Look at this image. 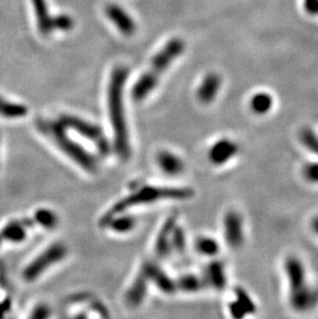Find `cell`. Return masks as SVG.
<instances>
[{"instance_id": "6da1fadb", "label": "cell", "mask_w": 318, "mask_h": 319, "mask_svg": "<svg viewBox=\"0 0 318 319\" xmlns=\"http://www.w3.org/2000/svg\"><path fill=\"white\" fill-rule=\"evenodd\" d=\"M128 74V69L124 66L115 67L107 88V109L114 136V148L118 156L124 160L131 157L132 154L123 96Z\"/></svg>"}, {"instance_id": "7a4b0ae2", "label": "cell", "mask_w": 318, "mask_h": 319, "mask_svg": "<svg viewBox=\"0 0 318 319\" xmlns=\"http://www.w3.org/2000/svg\"><path fill=\"white\" fill-rule=\"evenodd\" d=\"M193 195L194 192L192 189L186 187L178 188L143 185L134 189L127 196L121 198L108 209V211L102 217L101 224L110 217L119 213L127 212L132 208L151 205L160 201H186Z\"/></svg>"}, {"instance_id": "3957f363", "label": "cell", "mask_w": 318, "mask_h": 319, "mask_svg": "<svg viewBox=\"0 0 318 319\" xmlns=\"http://www.w3.org/2000/svg\"><path fill=\"white\" fill-rule=\"evenodd\" d=\"M38 132L50 139L65 156L88 173H95L97 159L68 134L60 121L39 119L36 122Z\"/></svg>"}, {"instance_id": "277c9868", "label": "cell", "mask_w": 318, "mask_h": 319, "mask_svg": "<svg viewBox=\"0 0 318 319\" xmlns=\"http://www.w3.org/2000/svg\"><path fill=\"white\" fill-rule=\"evenodd\" d=\"M185 51V43L181 38L174 37L159 51L151 61V66L137 80L132 87V96L135 102H142L157 86L159 79L172 62Z\"/></svg>"}, {"instance_id": "5b68a950", "label": "cell", "mask_w": 318, "mask_h": 319, "mask_svg": "<svg viewBox=\"0 0 318 319\" xmlns=\"http://www.w3.org/2000/svg\"><path fill=\"white\" fill-rule=\"evenodd\" d=\"M59 121L65 126L67 131H72L93 143L97 150L104 155L110 152V143L103 129L98 125L74 115H62Z\"/></svg>"}, {"instance_id": "8992f818", "label": "cell", "mask_w": 318, "mask_h": 319, "mask_svg": "<svg viewBox=\"0 0 318 319\" xmlns=\"http://www.w3.org/2000/svg\"><path fill=\"white\" fill-rule=\"evenodd\" d=\"M38 31L49 35L54 31H71L75 27V20L69 15L52 16L49 12L47 0H31Z\"/></svg>"}, {"instance_id": "52a82bcc", "label": "cell", "mask_w": 318, "mask_h": 319, "mask_svg": "<svg viewBox=\"0 0 318 319\" xmlns=\"http://www.w3.org/2000/svg\"><path fill=\"white\" fill-rule=\"evenodd\" d=\"M67 255V248L62 243H54L37 255L23 271V278L27 282H33L46 273L48 268L62 262Z\"/></svg>"}, {"instance_id": "ba28073f", "label": "cell", "mask_w": 318, "mask_h": 319, "mask_svg": "<svg viewBox=\"0 0 318 319\" xmlns=\"http://www.w3.org/2000/svg\"><path fill=\"white\" fill-rule=\"evenodd\" d=\"M223 236L227 246L240 249L245 242V227L243 216L236 210L227 211L223 217Z\"/></svg>"}, {"instance_id": "9c48e42d", "label": "cell", "mask_w": 318, "mask_h": 319, "mask_svg": "<svg viewBox=\"0 0 318 319\" xmlns=\"http://www.w3.org/2000/svg\"><path fill=\"white\" fill-rule=\"evenodd\" d=\"M240 147L231 138H221L215 142L210 148L208 157L210 162L216 166H222L234 159Z\"/></svg>"}, {"instance_id": "30bf717a", "label": "cell", "mask_w": 318, "mask_h": 319, "mask_svg": "<svg viewBox=\"0 0 318 319\" xmlns=\"http://www.w3.org/2000/svg\"><path fill=\"white\" fill-rule=\"evenodd\" d=\"M284 272L290 287V292H294L308 285L307 272L303 262L294 255L288 256L284 262Z\"/></svg>"}, {"instance_id": "8fae6325", "label": "cell", "mask_w": 318, "mask_h": 319, "mask_svg": "<svg viewBox=\"0 0 318 319\" xmlns=\"http://www.w3.org/2000/svg\"><path fill=\"white\" fill-rule=\"evenodd\" d=\"M290 304L296 312H309L318 305V289L310 284L290 292Z\"/></svg>"}, {"instance_id": "7c38bea8", "label": "cell", "mask_w": 318, "mask_h": 319, "mask_svg": "<svg viewBox=\"0 0 318 319\" xmlns=\"http://www.w3.org/2000/svg\"><path fill=\"white\" fill-rule=\"evenodd\" d=\"M142 270L147 275L149 281L155 284L162 292L172 294L177 291L176 280H173L157 264L153 262L145 263L142 266Z\"/></svg>"}, {"instance_id": "4fadbf2b", "label": "cell", "mask_w": 318, "mask_h": 319, "mask_svg": "<svg viewBox=\"0 0 318 319\" xmlns=\"http://www.w3.org/2000/svg\"><path fill=\"white\" fill-rule=\"evenodd\" d=\"M106 15L124 35H132L136 30L134 20L120 5L111 3L106 7Z\"/></svg>"}, {"instance_id": "5bb4252c", "label": "cell", "mask_w": 318, "mask_h": 319, "mask_svg": "<svg viewBox=\"0 0 318 319\" xmlns=\"http://www.w3.org/2000/svg\"><path fill=\"white\" fill-rule=\"evenodd\" d=\"M178 224L177 217L175 215L168 217L164 221L163 225L159 231L156 241L154 250L158 257L164 258L170 255L172 251V235L174 232L175 226Z\"/></svg>"}, {"instance_id": "9a60e30c", "label": "cell", "mask_w": 318, "mask_h": 319, "mask_svg": "<svg viewBox=\"0 0 318 319\" xmlns=\"http://www.w3.org/2000/svg\"><path fill=\"white\" fill-rule=\"evenodd\" d=\"M204 280L207 287H212L217 292H222L227 286V276L225 266L221 261H212L205 267Z\"/></svg>"}, {"instance_id": "2e32d148", "label": "cell", "mask_w": 318, "mask_h": 319, "mask_svg": "<svg viewBox=\"0 0 318 319\" xmlns=\"http://www.w3.org/2000/svg\"><path fill=\"white\" fill-rule=\"evenodd\" d=\"M221 77L216 73L208 74L197 88L196 97L203 105H210L215 101L221 88Z\"/></svg>"}, {"instance_id": "e0dca14e", "label": "cell", "mask_w": 318, "mask_h": 319, "mask_svg": "<svg viewBox=\"0 0 318 319\" xmlns=\"http://www.w3.org/2000/svg\"><path fill=\"white\" fill-rule=\"evenodd\" d=\"M149 283H150V281H149L147 275L141 268L140 273L136 275L133 282L127 289L125 294L126 303L133 308L142 305L147 296Z\"/></svg>"}, {"instance_id": "ac0fdd59", "label": "cell", "mask_w": 318, "mask_h": 319, "mask_svg": "<svg viewBox=\"0 0 318 319\" xmlns=\"http://www.w3.org/2000/svg\"><path fill=\"white\" fill-rule=\"evenodd\" d=\"M156 163L163 174L171 177H177L183 174L185 168L181 157L168 150H161L157 153Z\"/></svg>"}, {"instance_id": "d6986e66", "label": "cell", "mask_w": 318, "mask_h": 319, "mask_svg": "<svg viewBox=\"0 0 318 319\" xmlns=\"http://www.w3.org/2000/svg\"><path fill=\"white\" fill-rule=\"evenodd\" d=\"M102 225L117 234H128L134 229L136 225V218L127 212H123L106 219Z\"/></svg>"}, {"instance_id": "ffe728a7", "label": "cell", "mask_w": 318, "mask_h": 319, "mask_svg": "<svg viewBox=\"0 0 318 319\" xmlns=\"http://www.w3.org/2000/svg\"><path fill=\"white\" fill-rule=\"evenodd\" d=\"M177 291H182L186 293H196L207 287L203 276L195 274H185L176 280Z\"/></svg>"}, {"instance_id": "44dd1931", "label": "cell", "mask_w": 318, "mask_h": 319, "mask_svg": "<svg viewBox=\"0 0 318 319\" xmlns=\"http://www.w3.org/2000/svg\"><path fill=\"white\" fill-rule=\"evenodd\" d=\"M249 106L254 115L265 116L272 111L274 106V98L267 92H257L251 97Z\"/></svg>"}, {"instance_id": "7402d4cb", "label": "cell", "mask_w": 318, "mask_h": 319, "mask_svg": "<svg viewBox=\"0 0 318 319\" xmlns=\"http://www.w3.org/2000/svg\"><path fill=\"white\" fill-rule=\"evenodd\" d=\"M28 114V107L23 104L11 102L0 96V116L6 119H20Z\"/></svg>"}, {"instance_id": "603a6c76", "label": "cell", "mask_w": 318, "mask_h": 319, "mask_svg": "<svg viewBox=\"0 0 318 319\" xmlns=\"http://www.w3.org/2000/svg\"><path fill=\"white\" fill-rule=\"evenodd\" d=\"M195 250L198 254L207 257H215L220 251V245L212 237L203 236L195 241Z\"/></svg>"}, {"instance_id": "cb8c5ba5", "label": "cell", "mask_w": 318, "mask_h": 319, "mask_svg": "<svg viewBox=\"0 0 318 319\" xmlns=\"http://www.w3.org/2000/svg\"><path fill=\"white\" fill-rule=\"evenodd\" d=\"M32 218L35 224L41 225L46 229H54L59 224L58 215L54 211L46 208L38 209Z\"/></svg>"}, {"instance_id": "d4e9b609", "label": "cell", "mask_w": 318, "mask_h": 319, "mask_svg": "<svg viewBox=\"0 0 318 319\" xmlns=\"http://www.w3.org/2000/svg\"><path fill=\"white\" fill-rule=\"evenodd\" d=\"M299 139L306 150L318 156V134L312 128H302L299 133Z\"/></svg>"}, {"instance_id": "484cf974", "label": "cell", "mask_w": 318, "mask_h": 319, "mask_svg": "<svg viewBox=\"0 0 318 319\" xmlns=\"http://www.w3.org/2000/svg\"><path fill=\"white\" fill-rule=\"evenodd\" d=\"M235 296H236L235 300L244 308L247 315H252L256 313L257 307L254 301L252 300L250 294L248 293L243 287L238 286L235 288Z\"/></svg>"}, {"instance_id": "4316f807", "label": "cell", "mask_w": 318, "mask_h": 319, "mask_svg": "<svg viewBox=\"0 0 318 319\" xmlns=\"http://www.w3.org/2000/svg\"><path fill=\"white\" fill-rule=\"evenodd\" d=\"M186 249V236L180 225H176L172 235V251L183 253Z\"/></svg>"}, {"instance_id": "83f0119b", "label": "cell", "mask_w": 318, "mask_h": 319, "mask_svg": "<svg viewBox=\"0 0 318 319\" xmlns=\"http://www.w3.org/2000/svg\"><path fill=\"white\" fill-rule=\"evenodd\" d=\"M302 175L308 183L318 185V161L305 163L302 168Z\"/></svg>"}, {"instance_id": "f1b7e54d", "label": "cell", "mask_w": 318, "mask_h": 319, "mask_svg": "<svg viewBox=\"0 0 318 319\" xmlns=\"http://www.w3.org/2000/svg\"><path fill=\"white\" fill-rule=\"evenodd\" d=\"M228 310H230L231 315L236 319H242V318L247 316V313L244 310V308L240 304H238L236 300L232 301L230 303V305H228Z\"/></svg>"}, {"instance_id": "f546056e", "label": "cell", "mask_w": 318, "mask_h": 319, "mask_svg": "<svg viewBox=\"0 0 318 319\" xmlns=\"http://www.w3.org/2000/svg\"><path fill=\"white\" fill-rule=\"evenodd\" d=\"M51 315V311H50V309L45 306V305H41V306H37L32 314L30 315V317L32 318H48Z\"/></svg>"}, {"instance_id": "4dcf8cb0", "label": "cell", "mask_w": 318, "mask_h": 319, "mask_svg": "<svg viewBox=\"0 0 318 319\" xmlns=\"http://www.w3.org/2000/svg\"><path fill=\"white\" fill-rule=\"evenodd\" d=\"M305 11L311 16H318V0H304Z\"/></svg>"}, {"instance_id": "1f68e13d", "label": "cell", "mask_w": 318, "mask_h": 319, "mask_svg": "<svg viewBox=\"0 0 318 319\" xmlns=\"http://www.w3.org/2000/svg\"><path fill=\"white\" fill-rule=\"evenodd\" d=\"M311 228H312V231L318 236V215L315 216L312 219V221H311Z\"/></svg>"}]
</instances>
